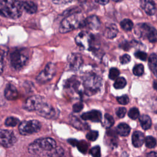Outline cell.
<instances>
[{"instance_id":"e575fe53","label":"cell","mask_w":157,"mask_h":157,"mask_svg":"<svg viewBox=\"0 0 157 157\" xmlns=\"http://www.w3.org/2000/svg\"><path fill=\"white\" fill-rule=\"evenodd\" d=\"M98 135L99 134L97 131H90L86 134V137L89 140L94 141L98 139Z\"/></svg>"},{"instance_id":"1f68e13d","label":"cell","mask_w":157,"mask_h":157,"mask_svg":"<svg viewBox=\"0 0 157 157\" xmlns=\"http://www.w3.org/2000/svg\"><path fill=\"white\" fill-rule=\"evenodd\" d=\"M140 115L139 111L137 108L136 107H132L130 109L128 112V116L129 118H131L132 120L137 119Z\"/></svg>"},{"instance_id":"7dc6e473","label":"cell","mask_w":157,"mask_h":157,"mask_svg":"<svg viewBox=\"0 0 157 157\" xmlns=\"http://www.w3.org/2000/svg\"><path fill=\"white\" fill-rule=\"evenodd\" d=\"M153 88L156 90H157V82L155 81L153 82Z\"/></svg>"},{"instance_id":"f35d334b","label":"cell","mask_w":157,"mask_h":157,"mask_svg":"<svg viewBox=\"0 0 157 157\" xmlns=\"http://www.w3.org/2000/svg\"><path fill=\"white\" fill-rule=\"evenodd\" d=\"M126 113V108L123 107H120L116 110V114L119 118H123Z\"/></svg>"},{"instance_id":"c3c4849f","label":"cell","mask_w":157,"mask_h":157,"mask_svg":"<svg viewBox=\"0 0 157 157\" xmlns=\"http://www.w3.org/2000/svg\"><path fill=\"white\" fill-rule=\"evenodd\" d=\"M113 1H116V2H118V1H121L123 0H113Z\"/></svg>"},{"instance_id":"30bf717a","label":"cell","mask_w":157,"mask_h":157,"mask_svg":"<svg viewBox=\"0 0 157 157\" xmlns=\"http://www.w3.org/2000/svg\"><path fill=\"white\" fill-rule=\"evenodd\" d=\"M17 138L13 131L7 129H0V145L9 148L14 145Z\"/></svg>"},{"instance_id":"9c48e42d","label":"cell","mask_w":157,"mask_h":157,"mask_svg":"<svg viewBox=\"0 0 157 157\" xmlns=\"http://www.w3.org/2000/svg\"><path fill=\"white\" fill-rule=\"evenodd\" d=\"M56 73V66L52 63H48L45 68L37 75L36 80L39 83H44L51 80Z\"/></svg>"},{"instance_id":"d4e9b609","label":"cell","mask_w":157,"mask_h":157,"mask_svg":"<svg viewBox=\"0 0 157 157\" xmlns=\"http://www.w3.org/2000/svg\"><path fill=\"white\" fill-rule=\"evenodd\" d=\"M150 42H157V30L153 26H150L145 37Z\"/></svg>"},{"instance_id":"cb8c5ba5","label":"cell","mask_w":157,"mask_h":157,"mask_svg":"<svg viewBox=\"0 0 157 157\" xmlns=\"http://www.w3.org/2000/svg\"><path fill=\"white\" fill-rule=\"evenodd\" d=\"M139 122L142 128L144 130H147L150 128L151 126V120L147 115H142L139 117Z\"/></svg>"},{"instance_id":"8d00e7d4","label":"cell","mask_w":157,"mask_h":157,"mask_svg":"<svg viewBox=\"0 0 157 157\" xmlns=\"http://www.w3.org/2000/svg\"><path fill=\"white\" fill-rule=\"evenodd\" d=\"M117 100L121 105H126L129 103V99L127 95H123L121 96H119L117 98Z\"/></svg>"},{"instance_id":"bcb514c9","label":"cell","mask_w":157,"mask_h":157,"mask_svg":"<svg viewBox=\"0 0 157 157\" xmlns=\"http://www.w3.org/2000/svg\"><path fill=\"white\" fill-rule=\"evenodd\" d=\"M147 157H157V153L155 151H151L148 153Z\"/></svg>"},{"instance_id":"4fadbf2b","label":"cell","mask_w":157,"mask_h":157,"mask_svg":"<svg viewBox=\"0 0 157 157\" xmlns=\"http://www.w3.org/2000/svg\"><path fill=\"white\" fill-rule=\"evenodd\" d=\"M101 26V21L96 15H91L88 17L83 20L82 28H88L90 29L96 30Z\"/></svg>"},{"instance_id":"2e32d148","label":"cell","mask_w":157,"mask_h":157,"mask_svg":"<svg viewBox=\"0 0 157 157\" xmlns=\"http://www.w3.org/2000/svg\"><path fill=\"white\" fill-rule=\"evenodd\" d=\"M145 141V136L140 131H136L132 135V143L135 147H141Z\"/></svg>"},{"instance_id":"603a6c76","label":"cell","mask_w":157,"mask_h":157,"mask_svg":"<svg viewBox=\"0 0 157 157\" xmlns=\"http://www.w3.org/2000/svg\"><path fill=\"white\" fill-rule=\"evenodd\" d=\"M130 127L124 123H120L116 128L117 132L121 136H127L130 132Z\"/></svg>"},{"instance_id":"ee69618b","label":"cell","mask_w":157,"mask_h":157,"mask_svg":"<svg viewBox=\"0 0 157 157\" xmlns=\"http://www.w3.org/2000/svg\"><path fill=\"white\" fill-rule=\"evenodd\" d=\"M67 142H68L71 145H72V146H76L78 141L77 139H68Z\"/></svg>"},{"instance_id":"d590c367","label":"cell","mask_w":157,"mask_h":157,"mask_svg":"<svg viewBox=\"0 0 157 157\" xmlns=\"http://www.w3.org/2000/svg\"><path fill=\"white\" fill-rule=\"evenodd\" d=\"M90 153L93 157H101V149L99 146L97 145L93 147L90 150Z\"/></svg>"},{"instance_id":"7c38bea8","label":"cell","mask_w":157,"mask_h":157,"mask_svg":"<svg viewBox=\"0 0 157 157\" xmlns=\"http://www.w3.org/2000/svg\"><path fill=\"white\" fill-rule=\"evenodd\" d=\"M44 98L41 96H33L28 98L23 104V109L27 111H35L39 103Z\"/></svg>"},{"instance_id":"4dcf8cb0","label":"cell","mask_w":157,"mask_h":157,"mask_svg":"<svg viewBox=\"0 0 157 157\" xmlns=\"http://www.w3.org/2000/svg\"><path fill=\"white\" fill-rule=\"evenodd\" d=\"M132 72L135 75L141 76L144 74V67L143 64H139L134 66V67H133V69H132Z\"/></svg>"},{"instance_id":"277c9868","label":"cell","mask_w":157,"mask_h":157,"mask_svg":"<svg viewBox=\"0 0 157 157\" xmlns=\"http://www.w3.org/2000/svg\"><path fill=\"white\" fill-rule=\"evenodd\" d=\"M83 16L79 12H75L68 15L61 22L59 31L66 33L78 28H82L83 22Z\"/></svg>"},{"instance_id":"74e56055","label":"cell","mask_w":157,"mask_h":157,"mask_svg":"<svg viewBox=\"0 0 157 157\" xmlns=\"http://www.w3.org/2000/svg\"><path fill=\"white\" fill-rule=\"evenodd\" d=\"M134 55L135 56L140 59V60H142V61H145L147 58V55L146 53L144 52H142V51H137L135 53H134Z\"/></svg>"},{"instance_id":"7bdbcfd3","label":"cell","mask_w":157,"mask_h":157,"mask_svg":"<svg viewBox=\"0 0 157 157\" xmlns=\"http://www.w3.org/2000/svg\"><path fill=\"white\" fill-rule=\"evenodd\" d=\"M4 52L0 49V74L3 71V60H4Z\"/></svg>"},{"instance_id":"f546056e","label":"cell","mask_w":157,"mask_h":157,"mask_svg":"<svg viewBox=\"0 0 157 157\" xmlns=\"http://www.w3.org/2000/svg\"><path fill=\"white\" fill-rule=\"evenodd\" d=\"M145 144L147 148H153L156 147V139L152 136H147L145 139Z\"/></svg>"},{"instance_id":"7402d4cb","label":"cell","mask_w":157,"mask_h":157,"mask_svg":"<svg viewBox=\"0 0 157 157\" xmlns=\"http://www.w3.org/2000/svg\"><path fill=\"white\" fill-rule=\"evenodd\" d=\"M23 9L28 13H34L37 10V5L32 1H21Z\"/></svg>"},{"instance_id":"ac0fdd59","label":"cell","mask_w":157,"mask_h":157,"mask_svg":"<svg viewBox=\"0 0 157 157\" xmlns=\"http://www.w3.org/2000/svg\"><path fill=\"white\" fill-rule=\"evenodd\" d=\"M79 82L78 80L75 78L72 77L68 80H67L64 85V88L69 90V91H74V92H78V86H79Z\"/></svg>"},{"instance_id":"b9f144b4","label":"cell","mask_w":157,"mask_h":157,"mask_svg":"<svg viewBox=\"0 0 157 157\" xmlns=\"http://www.w3.org/2000/svg\"><path fill=\"white\" fill-rule=\"evenodd\" d=\"M78 1V0H52L53 2L55 4H67V3H70V2H72L74 1Z\"/></svg>"},{"instance_id":"ba28073f","label":"cell","mask_w":157,"mask_h":157,"mask_svg":"<svg viewBox=\"0 0 157 157\" xmlns=\"http://www.w3.org/2000/svg\"><path fill=\"white\" fill-rule=\"evenodd\" d=\"M35 112L40 116L48 119L53 118L56 115L55 108L44 99L37 107Z\"/></svg>"},{"instance_id":"7a4b0ae2","label":"cell","mask_w":157,"mask_h":157,"mask_svg":"<svg viewBox=\"0 0 157 157\" xmlns=\"http://www.w3.org/2000/svg\"><path fill=\"white\" fill-rule=\"evenodd\" d=\"M56 147V141L50 137L41 138L32 142L28 147V151L33 155H40L44 152H48Z\"/></svg>"},{"instance_id":"3957f363","label":"cell","mask_w":157,"mask_h":157,"mask_svg":"<svg viewBox=\"0 0 157 157\" xmlns=\"http://www.w3.org/2000/svg\"><path fill=\"white\" fill-rule=\"evenodd\" d=\"M85 93L88 96L95 94L99 91L102 79L99 75L93 72H88L82 77Z\"/></svg>"},{"instance_id":"5bb4252c","label":"cell","mask_w":157,"mask_h":157,"mask_svg":"<svg viewBox=\"0 0 157 157\" xmlns=\"http://www.w3.org/2000/svg\"><path fill=\"white\" fill-rule=\"evenodd\" d=\"M83 120H90L93 122H100L102 120V114L99 110H92L83 113L81 116Z\"/></svg>"},{"instance_id":"4316f807","label":"cell","mask_w":157,"mask_h":157,"mask_svg":"<svg viewBox=\"0 0 157 157\" xmlns=\"http://www.w3.org/2000/svg\"><path fill=\"white\" fill-rule=\"evenodd\" d=\"M114 124L113 118L109 114L105 113L104 115V119L102 122V124L106 128H109Z\"/></svg>"},{"instance_id":"44dd1931","label":"cell","mask_w":157,"mask_h":157,"mask_svg":"<svg viewBox=\"0 0 157 157\" xmlns=\"http://www.w3.org/2000/svg\"><path fill=\"white\" fill-rule=\"evenodd\" d=\"M69 121H70V123L72 124V126L76 128L77 129H86L89 128L87 124L82 123V121H80V120H78L77 117L74 116L73 115H71L69 117Z\"/></svg>"},{"instance_id":"52a82bcc","label":"cell","mask_w":157,"mask_h":157,"mask_svg":"<svg viewBox=\"0 0 157 157\" xmlns=\"http://www.w3.org/2000/svg\"><path fill=\"white\" fill-rule=\"evenodd\" d=\"M41 128L40 123L36 120H25L19 124L18 129L21 135H31L39 131Z\"/></svg>"},{"instance_id":"60d3db41","label":"cell","mask_w":157,"mask_h":157,"mask_svg":"<svg viewBox=\"0 0 157 157\" xmlns=\"http://www.w3.org/2000/svg\"><path fill=\"white\" fill-rule=\"evenodd\" d=\"M131 60V57L128 54H124L120 56V61L122 64H125L128 63Z\"/></svg>"},{"instance_id":"8fae6325","label":"cell","mask_w":157,"mask_h":157,"mask_svg":"<svg viewBox=\"0 0 157 157\" xmlns=\"http://www.w3.org/2000/svg\"><path fill=\"white\" fill-rule=\"evenodd\" d=\"M83 58L79 53H71L67 57L69 67L72 71H77L83 64Z\"/></svg>"},{"instance_id":"ffe728a7","label":"cell","mask_w":157,"mask_h":157,"mask_svg":"<svg viewBox=\"0 0 157 157\" xmlns=\"http://www.w3.org/2000/svg\"><path fill=\"white\" fill-rule=\"evenodd\" d=\"M148 66L152 73L157 78V55L152 53L148 58Z\"/></svg>"},{"instance_id":"83f0119b","label":"cell","mask_w":157,"mask_h":157,"mask_svg":"<svg viewBox=\"0 0 157 157\" xmlns=\"http://www.w3.org/2000/svg\"><path fill=\"white\" fill-rule=\"evenodd\" d=\"M20 124V120L14 117H9L5 120V124L7 126L14 127Z\"/></svg>"},{"instance_id":"836d02e7","label":"cell","mask_w":157,"mask_h":157,"mask_svg":"<svg viewBox=\"0 0 157 157\" xmlns=\"http://www.w3.org/2000/svg\"><path fill=\"white\" fill-rule=\"evenodd\" d=\"M120 74V71L117 68L112 67L110 69L109 73V77L111 80H115L117 78L118 76Z\"/></svg>"},{"instance_id":"f6af8a7d","label":"cell","mask_w":157,"mask_h":157,"mask_svg":"<svg viewBox=\"0 0 157 157\" xmlns=\"http://www.w3.org/2000/svg\"><path fill=\"white\" fill-rule=\"evenodd\" d=\"M96 2L101 5H106L109 3V0H94Z\"/></svg>"},{"instance_id":"f1b7e54d","label":"cell","mask_w":157,"mask_h":157,"mask_svg":"<svg viewBox=\"0 0 157 157\" xmlns=\"http://www.w3.org/2000/svg\"><path fill=\"white\" fill-rule=\"evenodd\" d=\"M126 85V80L124 77H118L113 83V86L116 89L123 88Z\"/></svg>"},{"instance_id":"d6986e66","label":"cell","mask_w":157,"mask_h":157,"mask_svg":"<svg viewBox=\"0 0 157 157\" xmlns=\"http://www.w3.org/2000/svg\"><path fill=\"white\" fill-rule=\"evenodd\" d=\"M118 31L117 25L115 24H110L105 28L104 31V35L108 39H113L117 36Z\"/></svg>"},{"instance_id":"9a60e30c","label":"cell","mask_w":157,"mask_h":157,"mask_svg":"<svg viewBox=\"0 0 157 157\" xmlns=\"http://www.w3.org/2000/svg\"><path fill=\"white\" fill-rule=\"evenodd\" d=\"M4 96L7 100H15L18 96V92L16 87L11 83H8L4 90Z\"/></svg>"},{"instance_id":"ab89813d","label":"cell","mask_w":157,"mask_h":157,"mask_svg":"<svg viewBox=\"0 0 157 157\" xmlns=\"http://www.w3.org/2000/svg\"><path fill=\"white\" fill-rule=\"evenodd\" d=\"M83 108V104L82 102H77L72 106V110L74 112H79Z\"/></svg>"},{"instance_id":"6da1fadb","label":"cell","mask_w":157,"mask_h":157,"mask_svg":"<svg viewBox=\"0 0 157 157\" xmlns=\"http://www.w3.org/2000/svg\"><path fill=\"white\" fill-rule=\"evenodd\" d=\"M23 12L21 1L20 0H1L0 15L12 19L19 18Z\"/></svg>"},{"instance_id":"8992f818","label":"cell","mask_w":157,"mask_h":157,"mask_svg":"<svg viewBox=\"0 0 157 157\" xmlns=\"http://www.w3.org/2000/svg\"><path fill=\"white\" fill-rule=\"evenodd\" d=\"M29 56L24 50H15L10 55L11 66L15 70H20L27 63Z\"/></svg>"},{"instance_id":"e0dca14e","label":"cell","mask_w":157,"mask_h":157,"mask_svg":"<svg viewBox=\"0 0 157 157\" xmlns=\"http://www.w3.org/2000/svg\"><path fill=\"white\" fill-rule=\"evenodd\" d=\"M142 7L148 15H153L156 12L155 4L153 0H143Z\"/></svg>"},{"instance_id":"d6a6232c","label":"cell","mask_w":157,"mask_h":157,"mask_svg":"<svg viewBox=\"0 0 157 157\" xmlns=\"http://www.w3.org/2000/svg\"><path fill=\"white\" fill-rule=\"evenodd\" d=\"M76 146L77 147L79 151H80L82 153H85L86 152V150L88 149V144L86 142L83 140L78 141Z\"/></svg>"},{"instance_id":"5b68a950","label":"cell","mask_w":157,"mask_h":157,"mask_svg":"<svg viewBox=\"0 0 157 157\" xmlns=\"http://www.w3.org/2000/svg\"><path fill=\"white\" fill-rule=\"evenodd\" d=\"M76 44L83 48L90 50L96 48V43L95 37L87 31H82L79 33L75 38Z\"/></svg>"},{"instance_id":"484cf974","label":"cell","mask_w":157,"mask_h":157,"mask_svg":"<svg viewBox=\"0 0 157 157\" xmlns=\"http://www.w3.org/2000/svg\"><path fill=\"white\" fill-rule=\"evenodd\" d=\"M120 26L125 31H131L134 27V24L131 20L126 18L120 22Z\"/></svg>"}]
</instances>
